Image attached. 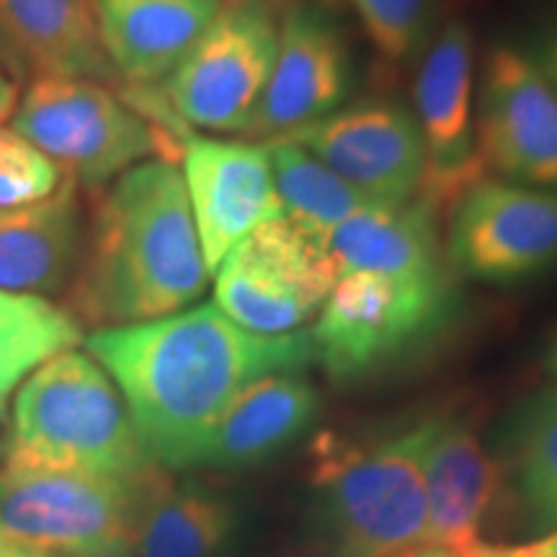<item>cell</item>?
<instances>
[{"label":"cell","instance_id":"14","mask_svg":"<svg viewBox=\"0 0 557 557\" xmlns=\"http://www.w3.org/2000/svg\"><path fill=\"white\" fill-rule=\"evenodd\" d=\"M282 139L312 152L382 205L413 201L426 176V145L416 114L393 99L348 103Z\"/></svg>","mask_w":557,"mask_h":557},{"label":"cell","instance_id":"3","mask_svg":"<svg viewBox=\"0 0 557 557\" xmlns=\"http://www.w3.org/2000/svg\"><path fill=\"white\" fill-rule=\"evenodd\" d=\"M416 426L364 442L325 438L310 470L305 537L315 557H389L426 545Z\"/></svg>","mask_w":557,"mask_h":557},{"label":"cell","instance_id":"35","mask_svg":"<svg viewBox=\"0 0 557 557\" xmlns=\"http://www.w3.org/2000/svg\"><path fill=\"white\" fill-rule=\"evenodd\" d=\"M389 557H459V555H455L447 547H438V545H416V547H408V549H403V553H395Z\"/></svg>","mask_w":557,"mask_h":557},{"label":"cell","instance_id":"25","mask_svg":"<svg viewBox=\"0 0 557 557\" xmlns=\"http://www.w3.org/2000/svg\"><path fill=\"white\" fill-rule=\"evenodd\" d=\"M506 457L527 511L557 529V416L524 403L508 426Z\"/></svg>","mask_w":557,"mask_h":557},{"label":"cell","instance_id":"21","mask_svg":"<svg viewBox=\"0 0 557 557\" xmlns=\"http://www.w3.org/2000/svg\"><path fill=\"white\" fill-rule=\"evenodd\" d=\"M240 511L225 493L201 483H176L160 470L132 532L137 557H230Z\"/></svg>","mask_w":557,"mask_h":557},{"label":"cell","instance_id":"12","mask_svg":"<svg viewBox=\"0 0 557 557\" xmlns=\"http://www.w3.org/2000/svg\"><path fill=\"white\" fill-rule=\"evenodd\" d=\"M475 137L485 171L557 191V90L532 54L504 45L487 54Z\"/></svg>","mask_w":557,"mask_h":557},{"label":"cell","instance_id":"19","mask_svg":"<svg viewBox=\"0 0 557 557\" xmlns=\"http://www.w3.org/2000/svg\"><path fill=\"white\" fill-rule=\"evenodd\" d=\"M318 387L302 372L259 380L235 398L197 457V468L243 472L269 465L315 429Z\"/></svg>","mask_w":557,"mask_h":557},{"label":"cell","instance_id":"26","mask_svg":"<svg viewBox=\"0 0 557 557\" xmlns=\"http://www.w3.org/2000/svg\"><path fill=\"white\" fill-rule=\"evenodd\" d=\"M372 39L393 65L421 60L436 37L438 0H348Z\"/></svg>","mask_w":557,"mask_h":557},{"label":"cell","instance_id":"5","mask_svg":"<svg viewBox=\"0 0 557 557\" xmlns=\"http://www.w3.org/2000/svg\"><path fill=\"white\" fill-rule=\"evenodd\" d=\"M457 302L449 271L338 276L310 329L315 364L338 385L377 377L438 341L457 315Z\"/></svg>","mask_w":557,"mask_h":557},{"label":"cell","instance_id":"31","mask_svg":"<svg viewBox=\"0 0 557 557\" xmlns=\"http://www.w3.org/2000/svg\"><path fill=\"white\" fill-rule=\"evenodd\" d=\"M508 557H557V529L547 537H542L532 545H519V547H506Z\"/></svg>","mask_w":557,"mask_h":557},{"label":"cell","instance_id":"11","mask_svg":"<svg viewBox=\"0 0 557 557\" xmlns=\"http://www.w3.org/2000/svg\"><path fill=\"white\" fill-rule=\"evenodd\" d=\"M354 54L336 11L323 0H292L278 16L276 60L248 135L287 137L346 107Z\"/></svg>","mask_w":557,"mask_h":557},{"label":"cell","instance_id":"24","mask_svg":"<svg viewBox=\"0 0 557 557\" xmlns=\"http://www.w3.org/2000/svg\"><path fill=\"white\" fill-rule=\"evenodd\" d=\"M83 344V325L50 297L0 289V413L41 364Z\"/></svg>","mask_w":557,"mask_h":557},{"label":"cell","instance_id":"32","mask_svg":"<svg viewBox=\"0 0 557 557\" xmlns=\"http://www.w3.org/2000/svg\"><path fill=\"white\" fill-rule=\"evenodd\" d=\"M54 557H137L132 542H111V545L78 549V553H58Z\"/></svg>","mask_w":557,"mask_h":557},{"label":"cell","instance_id":"8","mask_svg":"<svg viewBox=\"0 0 557 557\" xmlns=\"http://www.w3.org/2000/svg\"><path fill=\"white\" fill-rule=\"evenodd\" d=\"M163 468L101 475L0 462V521L47 553L132 542L139 508Z\"/></svg>","mask_w":557,"mask_h":557},{"label":"cell","instance_id":"7","mask_svg":"<svg viewBox=\"0 0 557 557\" xmlns=\"http://www.w3.org/2000/svg\"><path fill=\"white\" fill-rule=\"evenodd\" d=\"M276 45L278 16L269 0H227L160 88L186 127L248 135Z\"/></svg>","mask_w":557,"mask_h":557},{"label":"cell","instance_id":"18","mask_svg":"<svg viewBox=\"0 0 557 557\" xmlns=\"http://www.w3.org/2000/svg\"><path fill=\"white\" fill-rule=\"evenodd\" d=\"M122 86H160L227 0H88Z\"/></svg>","mask_w":557,"mask_h":557},{"label":"cell","instance_id":"36","mask_svg":"<svg viewBox=\"0 0 557 557\" xmlns=\"http://www.w3.org/2000/svg\"><path fill=\"white\" fill-rule=\"evenodd\" d=\"M462 557H508V549L506 547H496V545H480V547H475L472 549V553H468V555H462Z\"/></svg>","mask_w":557,"mask_h":557},{"label":"cell","instance_id":"6","mask_svg":"<svg viewBox=\"0 0 557 557\" xmlns=\"http://www.w3.org/2000/svg\"><path fill=\"white\" fill-rule=\"evenodd\" d=\"M9 127L45 152L78 189H101L145 160L181 158L178 143L109 86L81 78L32 81Z\"/></svg>","mask_w":557,"mask_h":557},{"label":"cell","instance_id":"28","mask_svg":"<svg viewBox=\"0 0 557 557\" xmlns=\"http://www.w3.org/2000/svg\"><path fill=\"white\" fill-rule=\"evenodd\" d=\"M21 81L0 67V127H9L21 103Z\"/></svg>","mask_w":557,"mask_h":557},{"label":"cell","instance_id":"23","mask_svg":"<svg viewBox=\"0 0 557 557\" xmlns=\"http://www.w3.org/2000/svg\"><path fill=\"white\" fill-rule=\"evenodd\" d=\"M267 150L284 218L323 246L333 230L344 225L346 220L369 209L387 207L348 184L336 171L320 163L312 152L289 139H271Z\"/></svg>","mask_w":557,"mask_h":557},{"label":"cell","instance_id":"16","mask_svg":"<svg viewBox=\"0 0 557 557\" xmlns=\"http://www.w3.org/2000/svg\"><path fill=\"white\" fill-rule=\"evenodd\" d=\"M416 436L429 508L426 545L468 555L483 545L480 529L500 493L504 465L457 416L423 418Z\"/></svg>","mask_w":557,"mask_h":557},{"label":"cell","instance_id":"30","mask_svg":"<svg viewBox=\"0 0 557 557\" xmlns=\"http://www.w3.org/2000/svg\"><path fill=\"white\" fill-rule=\"evenodd\" d=\"M534 62H537L542 73L547 75V81L553 83L557 90V26L547 34L545 41H542L540 52L534 54Z\"/></svg>","mask_w":557,"mask_h":557},{"label":"cell","instance_id":"20","mask_svg":"<svg viewBox=\"0 0 557 557\" xmlns=\"http://www.w3.org/2000/svg\"><path fill=\"white\" fill-rule=\"evenodd\" d=\"M78 184L65 178L52 197L0 207V289L50 297L67 289L83 250Z\"/></svg>","mask_w":557,"mask_h":557},{"label":"cell","instance_id":"29","mask_svg":"<svg viewBox=\"0 0 557 557\" xmlns=\"http://www.w3.org/2000/svg\"><path fill=\"white\" fill-rule=\"evenodd\" d=\"M0 557H54V553L32 545L0 521Z\"/></svg>","mask_w":557,"mask_h":557},{"label":"cell","instance_id":"13","mask_svg":"<svg viewBox=\"0 0 557 557\" xmlns=\"http://www.w3.org/2000/svg\"><path fill=\"white\" fill-rule=\"evenodd\" d=\"M472 29L451 18L423 52L416 78V120L426 145V176L416 199L434 212L455 205L485 176L472 124Z\"/></svg>","mask_w":557,"mask_h":557},{"label":"cell","instance_id":"34","mask_svg":"<svg viewBox=\"0 0 557 557\" xmlns=\"http://www.w3.org/2000/svg\"><path fill=\"white\" fill-rule=\"evenodd\" d=\"M527 403H532L534 408L545 410V413L557 416V385H545L537 395H532Z\"/></svg>","mask_w":557,"mask_h":557},{"label":"cell","instance_id":"1","mask_svg":"<svg viewBox=\"0 0 557 557\" xmlns=\"http://www.w3.org/2000/svg\"><path fill=\"white\" fill-rule=\"evenodd\" d=\"M83 344L114 380L139 442L163 470L197 468L207 436L250 385L315 364L310 331L259 336L214 302L94 331Z\"/></svg>","mask_w":557,"mask_h":557},{"label":"cell","instance_id":"27","mask_svg":"<svg viewBox=\"0 0 557 557\" xmlns=\"http://www.w3.org/2000/svg\"><path fill=\"white\" fill-rule=\"evenodd\" d=\"M65 173L37 145L11 127H0V207L34 205L52 197Z\"/></svg>","mask_w":557,"mask_h":557},{"label":"cell","instance_id":"37","mask_svg":"<svg viewBox=\"0 0 557 557\" xmlns=\"http://www.w3.org/2000/svg\"><path fill=\"white\" fill-rule=\"evenodd\" d=\"M0 457H3V447H0Z\"/></svg>","mask_w":557,"mask_h":557},{"label":"cell","instance_id":"17","mask_svg":"<svg viewBox=\"0 0 557 557\" xmlns=\"http://www.w3.org/2000/svg\"><path fill=\"white\" fill-rule=\"evenodd\" d=\"M0 67L13 78L120 86L88 0H0Z\"/></svg>","mask_w":557,"mask_h":557},{"label":"cell","instance_id":"15","mask_svg":"<svg viewBox=\"0 0 557 557\" xmlns=\"http://www.w3.org/2000/svg\"><path fill=\"white\" fill-rule=\"evenodd\" d=\"M181 176L209 274L263 222L284 218L267 145L189 137Z\"/></svg>","mask_w":557,"mask_h":557},{"label":"cell","instance_id":"9","mask_svg":"<svg viewBox=\"0 0 557 557\" xmlns=\"http://www.w3.org/2000/svg\"><path fill=\"white\" fill-rule=\"evenodd\" d=\"M336 278L329 248L276 218L256 227L214 269V305L240 329L284 336L318 315Z\"/></svg>","mask_w":557,"mask_h":557},{"label":"cell","instance_id":"4","mask_svg":"<svg viewBox=\"0 0 557 557\" xmlns=\"http://www.w3.org/2000/svg\"><path fill=\"white\" fill-rule=\"evenodd\" d=\"M0 462L101 475L156 468L114 380L75 348L41 364L16 389Z\"/></svg>","mask_w":557,"mask_h":557},{"label":"cell","instance_id":"22","mask_svg":"<svg viewBox=\"0 0 557 557\" xmlns=\"http://www.w3.org/2000/svg\"><path fill=\"white\" fill-rule=\"evenodd\" d=\"M336 274L429 276L449 271L438 243V212L423 201L387 205L346 220L325 240Z\"/></svg>","mask_w":557,"mask_h":557},{"label":"cell","instance_id":"10","mask_svg":"<svg viewBox=\"0 0 557 557\" xmlns=\"http://www.w3.org/2000/svg\"><path fill=\"white\" fill-rule=\"evenodd\" d=\"M447 267L487 284H517L557 267V191L480 178L451 205Z\"/></svg>","mask_w":557,"mask_h":557},{"label":"cell","instance_id":"33","mask_svg":"<svg viewBox=\"0 0 557 557\" xmlns=\"http://www.w3.org/2000/svg\"><path fill=\"white\" fill-rule=\"evenodd\" d=\"M542 374L547 377V385H557V325L549 331L545 341V348H542Z\"/></svg>","mask_w":557,"mask_h":557},{"label":"cell","instance_id":"2","mask_svg":"<svg viewBox=\"0 0 557 557\" xmlns=\"http://www.w3.org/2000/svg\"><path fill=\"white\" fill-rule=\"evenodd\" d=\"M207 284L181 169L169 160H145L101 194L65 308L81 325L122 329L191 308Z\"/></svg>","mask_w":557,"mask_h":557}]
</instances>
